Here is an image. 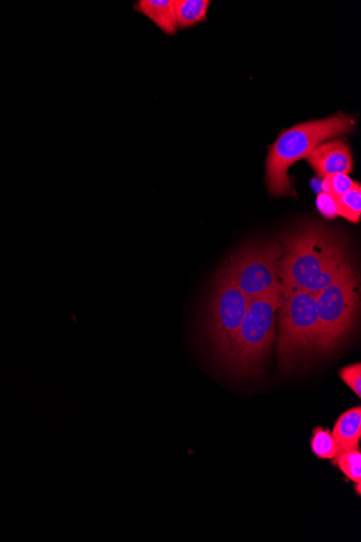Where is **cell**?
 Listing matches in <instances>:
<instances>
[{"label":"cell","mask_w":361,"mask_h":542,"mask_svg":"<svg viewBox=\"0 0 361 542\" xmlns=\"http://www.w3.org/2000/svg\"><path fill=\"white\" fill-rule=\"evenodd\" d=\"M282 246L275 239L254 241L242 247L227 270L236 286L252 300L273 291L280 279Z\"/></svg>","instance_id":"6"},{"label":"cell","mask_w":361,"mask_h":542,"mask_svg":"<svg viewBox=\"0 0 361 542\" xmlns=\"http://www.w3.org/2000/svg\"><path fill=\"white\" fill-rule=\"evenodd\" d=\"M356 122L354 117L339 113L328 119L299 123L278 135L266 158L265 179L271 196H287L292 187L288 175L290 167L306 158L324 141L353 133Z\"/></svg>","instance_id":"2"},{"label":"cell","mask_w":361,"mask_h":542,"mask_svg":"<svg viewBox=\"0 0 361 542\" xmlns=\"http://www.w3.org/2000/svg\"><path fill=\"white\" fill-rule=\"evenodd\" d=\"M281 286L250 300L244 321L230 350L224 359L236 374L244 376L258 373L271 345L277 338V310Z\"/></svg>","instance_id":"4"},{"label":"cell","mask_w":361,"mask_h":542,"mask_svg":"<svg viewBox=\"0 0 361 542\" xmlns=\"http://www.w3.org/2000/svg\"><path fill=\"white\" fill-rule=\"evenodd\" d=\"M337 216L345 218L349 222H359L361 217V186L357 182L351 191L334 197Z\"/></svg>","instance_id":"14"},{"label":"cell","mask_w":361,"mask_h":542,"mask_svg":"<svg viewBox=\"0 0 361 542\" xmlns=\"http://www.w3.org/2000/svg\"><path fill=\"white\" fill-rule=\"evenodd\" d=\"M281 241V285L316 294L352 268L345 240L318 223H304Z\"/></svg>","instance_id":"1"},{"label":"cell","mask_w":361,"mask_h":542,"mask_svg":"<svg viewBox=\"0 0 361 542\" xmlns=\"http://www.w3.org/2000/svg\"><path fill=\"white\" fill-rule=\"evenodd\" d=\"M357 185L351 176L346 174H337L325 176L323 180V192L329 194V196L336 197L343 196V194L351 191L352 188Z\"/></svg>","instance_id":"15"},{"label":"cell","mask_w":361,"mask_h":542,"mask_svg":"<svg viewBox=\"0 0 361 542\" xmlns=\"http://www.w3.org/2000/svg\"><path fill=\"white\" fill-rule=\"evenodd\" d=\"M306 162L318 176L337 174H351L354 170L351 149L345 141L328 140L313 149L306 156Z\"/></svg>","instance_id":"8"},{"label":"cell","mask_w":361,"mask_h":542,"mask_svg":"<svg viewBox=\"0 0 361 542\" xmlns=\"http://www.w3.org/2000/svg\"><path fill=\"white\" fill-rule=\"evenodd\" d=\"M310 445L313 455L323 461L334 462L339 455V445L333 432L324 427H316L313 430Z\"/></svg>","instance_id":"12"},{"label":"cell","mask_w":361,"mask_h":542,"mask_svg":"<svg viewBox=\"0 0 361 542\" xmlns=\"http://www.w3.org/2000/svg\"><path fill=\"white\" fill-rule=\"evenodd\" d=\"M134 9L150 19L165 34L173 37L177 31L175 0H140Z\"/></svg>","instance_id":"9"},{"label":"cell","mask_w":361,"mask_h":542,"mask_svg":"<svg viewBox=\"0 0 361 542\" xmlns=\"http://www.w3.org/2000/svg\"><path fill=\"white\" fill-rule=\"evenodd\" d=\"M339 453L359 447L361 439V408L356 406L337 418L333 430Z\"/></svg>","instance_id":"10"},{"label":"cell","mask_w":361,"mask_h":542,"mask_svg":"<svg viewBox=\"0 0 361 542\" xmlns=\"http://www.w3.org/2000/svg\"><path fill=\"white\" fill-rule=\"evenodd\" d=\"M319 212L327 219H334L337 216L336 205L334 197L323 192L319 194L316 200Z\"/></svg>","instance_id":"17"},{"label":"cell","mask_w":361,"mask_h":542,"mask_svg":"<svg viewBox=\"0 0 361 542\" xmlns=\"http://www.w3.org/2000/svg\"><path fill=\"white\" fill-rule=\"evenodd\" d=\"M209 0H175L177 28L187 29L206 21Z\"/></svg>","instance_id":"11"},{"label":"cell","mask_w":361,"mask_h":542,"mask_svg":"<svg viewBox=\"0 0 361 542\" xmlns=\"http://www.w3.org/2000/svg\"><path fill=\"white\" fill-rule=\"evenodd\" d=\"M349 481L354 483V490L361 494V452L357 449L343 452L333 462Z\"/></svg>","instance_id":"13"},{"label":"cell","mask_w":361,"mask_h":542,"mask_svg":"<svg viewBox=\"0 0 361 542\" xmlns=\"http://www.w3.org/2000/svg\"><path fill=\"white\" fill-rule=\"evenodd\" d=\"M358 282L353 267L315 294L319 324L317 351L334 352L351 333L359 308Z\"/></svg>","instance_id":"5"},{"label":"cell","mask_w":361,"mask_h":542,"mask_svg":"<svg viewBox=\"0 0 361 542\" xmlns=\"http://www.w3.org/2000/svg\"><path fill=\"white\" fill-rule=\"evenodd\" d=\"M278 318L280 367L293 368L300 358L317 351L319 324L316 296L298 288L281 286Z\"/></svg>","instance_id":"3"},{"label":"cell","mask_w":361,"mask_h":542,"mask_svg":"<svg viewBox=\"0 0 361 542\" xmlns=\"http://www.w3.org/2000/svg\"><path fill=\"white\" fill-rule=\"evenodd\" d=\"M250 300L225 269L216 282L209 303L208 334L218 356L225 359L234 345Z\"/></svg>","instance_id":"7"},{"label":"cell","mask_w":361,"mask_h":542,"mask_svg":"<svg viewBox=\"0 0 361 542\" xmlns=\"http://www.w3.org/2000/svg\"><path fill=\"white\" fill-rule=\"evenodd\" d=\"M340 378L345 384L361 398V365L360 363L347 365L339 371Z\"/></svg>","instance_id":"16"}]
</instances>
